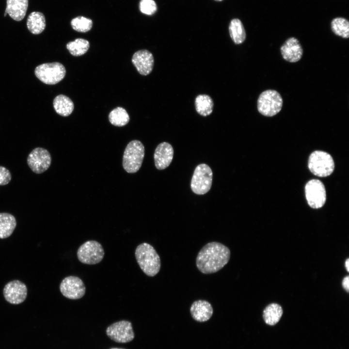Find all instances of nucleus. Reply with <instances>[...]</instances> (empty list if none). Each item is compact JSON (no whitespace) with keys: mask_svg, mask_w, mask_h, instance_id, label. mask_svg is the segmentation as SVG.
I'll return each instance as SVG.
<instances>
[{"mask_svg":"<svg viewBox=\"0 0 349 349\" xmlns=\"http://www.w3.org/2000/svg\"><path fill=\"white\" fill-rule=\"evenodd\" d=\"M230 249L225 245L216 241L205 245L196 258L198 270L204 274L215 273L225 266L230 258Z\"/></svg>","mask_w":349,"mask_h":349,"instance_id":"nucleus-1","label":"nucleus"},{"mask_svg":"<svg viewBox=\"0 0 349 349\" xmlns=\"http://www.w3.org/2000/svg\"><path fill=\"white\" fill-rule=\"evenodd\" d=\"M135 255L140 268L146 275L153 277L159 272L160 257L151 245L145 242L139 244L136 248Z\"/></svg>","mask_w":349,"mask_h":349,"instance_id":"nucleus-2","label":"nucleus"},{"mask_svg":"<svg viewBox=\"0 0 349 349\" xmlns=\"http://www.w3.org/2000/svg\"><path fill=\"white\" fill-rule=\"evenodd\" d=\"M144 156V147L138 140L130 142L126 147L123 157V166L128 173L137 172L141 168Z\"/></svg>","mask_w":349,"mask_h":349,"instance_id":"nucleus-3","label":"nucleus"},{"mask_svg":"<svg viewBox=\"0 0 349 349\" xmlns=\"http://www.w3.org/2000/svg\"><path fill=\"white\" fill-rule=\"evenodd\" d=\"M283 100L281 95L274 90H267L262 92L257 99V108L262 115L272 117L282 110Z\"/></svg>","mask_w":349,"mask_h":349,"instance_id":"nucleus-4","label":"nucleus"},{"mask_svg":"<svg viewBox=\"0 0 349 349\" xmlns=\"http://www.w3.org/2000/svg\"><path fill=\"white\" fill-rule=\"evenodd\" d=\"M310 171L319 177L330 175L334 169V163L332 157L322 151H315L310 155L308 161Z\"/></svg>","mask_w":349,"mask_h":349,"instance_id":"nucleus-5","label":"nucleus"},{"mask_svg":"<svg viewBox=\"0 0 349 349\" xmlns=\"http://www.w3.org/2000/svg\"><path fill=\"white\" fill-rule=\"evenodd\" d=\"M213 178V172L210 167L205 163L197 165L192 175L190 188L198 195H203L210 190Z\"/></svg>","mask_w":349,"mask_h":349,"instance_id":"nucleus-6","label":"nucleus"},{"mask_svg":"<svg viewBox=\"0 0 349 349\" xmlns=\"http://www.w3.org/2000/svg\"><path fill=\"white\" fill-rule=\"evenodd\" d=\"M36 77L42 82L49 85L57 84L66 74L64 66L59 62L45 63L38 65L34 70Z\"/></svg>","mask_w":349,"mask_h":349,"instance_id":"nucleus-7","label":"nucleus"},{"mask_svg":"<svg viewBox=\"0 0 349 349\" xmlns=\"http://www.w3.org/2000/svg\"><path fill=\"white\" fill-rule=\"evenodd\" d=\"M104 254L102 245L95 240L86 241L79 246L77 253L79 260L88 265H95L100 262Z\"/></svg>","mask_w":349,"mask_h":349,"instance_id":"nucleus-8","label":"nucleus"},{"mask_svg":"<svg viewBox=\"0 0 349 349\" xmlns=\"http://www.w3.org/2000/svg\"><path fill=\"white\" fill-rule=\"evenodd\" d=\"M305 193L307 203L312 208H319L325 204L326 190L324 184L319 180L309 181L305 187Z\"/></svg>","mask_w":349,"mask_h":349,"instance_id":"nucleus-9","label":"nucleus"},{"mask_svg":"<svg viewBox=\"0 0 349 349\" xmlns=\"http://www.w3.org/2000/svg\"><path fill=\"white\" fill-rule=\"evenodd\" d=\"M106 333L110 339L117 343H127L134 338L131 323L124 320L113 323L108 327Z\"/></svg>","mask_w":349,"mask_h":349,"instance_id":"nucleus-10","label":"nucleus"},{"mask_svg":"<svg viewBox=\"0 0 349 349\" xmlns=\"http://www.w3.org/2000/svg\"><path fill=\"white\" fill-rule=\"evenodd\" d=\"M27 164L31 170L37 174L47 171L50 166L51 157L49 152L42 147L33 149L29 154Z\"/></svg>","mask_w":349,"mask_h":349,"instance_id":"nucleus-11","label":"nucleus"},{"mask_svg":"<svg viewBox=\"0 0 349 349\" xmlns=\"http://www.w3.org/2000/svg\"><path fill=\"white\" fill-rule=\"evenodd\" d=\"M60 290L65 297L71 300H78L84 295L86 287L80 278L75 276H69L64 278L61 282Z\"/></svg>","mask_w":349,"mask_h":349,"instance_id":"nucleus-12","label":"nucleus"},{"mask_svg":"<svg viewBox=\"0 0 349 349\" xmlns=\"http://www.w3.org/2000/svg\"><path fill=\"white\" fill-rule=\"evenodd\" d=\"M3 295L8 302L13 304H20L23 302L27 297V286L19 280L10 281L4 287Z\"/></svg>","mask_w":349,"mask_h":349,"instance_id":"nucleus-13","label":"nucleus"},{"mask_svg":"<svg viewBox=\"0 0 349 349\" xmlns=\"http://www.w3.org/2000/svg\"><path fill=\"white\" fill-rule=\"evenodd\" d=\"M280 52L283 58L290 63H296L301 58L303 48L299 41L295 37L288 38L281 46Z\"/></svg>","mask_w":349,"mask_h":349,"instance_id":"nucleus-14","label":"nucleus"},{"mask_svg":"<svg viewBox=\"0 0 349 349\" xmlns=\"http://www.w3.org/2000/svg\"><path fill=\"white\" fill-rule=\"evenodd\" d=\"M132 62L140 74L146 76L153 70L154 59L150 51L142 49L136 51L133 54Z\"/></svg>","mask_w":349,"mask_h":349,"instance_id":"nucleus-15","label":"nucleus"},{"mask_svg":"<svg viewBox=\"0 0 349 349\" xmlns=\"http://www.w3.org/2000/svg\"><path fill=\"white\" fill-rule=\"evenodd\" d=\"M174 156V149L168 143L163 142L156 147L154 159L156 168L161 170L167 168L171 164Z\"/></svg>","mask_w":349,"mask_h":349,"instance_id":"nucleus-16","label":"nucleus"},{"mask_svg":"<svg viewBox=\"0 0 349 349\" xmlns=\"http://www.w3.org/2000/svg\"><path fill=\"white\" fill-rule=\"evenodd\" d=\"M190 313L196 321L204 322L208 320L213 313V307L210 302L203 300L194 301L191 305Z\"/></svg>","mask_w":349,"mask_h":349,"instance_id":"nucleus-17","label":"nucleus"},{"mask_svg":"<svg viewBox=\"0 0 349 349\" xmlns=\"http://www.w3.org/2000/svg\"><path fill=\"white\" fill-rule=\"evenodd\" d=\"M28 6V0H6L4 16L8 14L14 20H22L25 17Z\"/></svg>","mask_w":349,"mask_h":349,"instance_id":"nucleus-18","label":"nucleus"},{"mask_svg":"<svg viewBox=\"0 0 349 349\" xmlns=\"http://www.w3.org/2000/svg\"><path fill=\"white\" fill-rule=\"evenodd\" d=\"M27 26L29 31L32 34L41 33L46 27V19L44 15L39 12L31 13L27 18Z\"/></svg>","mask_w":349,"mask_h":349,"instance_id":"nucleus-19","label":"nucleus"},{"mask_svg":"<svg viewBox=\"0 0 349 349\" xmlns=\"http://www.w3.org/2000/svg\"><path fill=\"white\" fill-rule=\"evenodd\" d=\"M53 107L55 111L62 116H68L74 110V105L72 100L68 96L60 95L53 100Z\"/></svg>","mask_w":349,"mask_h":349,"instance_id":"nucleus-20","label":"nucleus"},{"mask_svg":"<svg viewBox=\"0 0 349 349\" xmlns=\"http://www.w3.org/2000/svg\"><path fill=\"white\" fill-rule=\"evenodd\" d=\"M16 225V220L13 215L8 213H0V238L10 237Z\"/></svg>","mask_w":349,"mask_h":349,"instance_id":"nucleus-21","label":"nucleus"},{"mask_svg":"<svg viewBox=\"0 0 349 349\" xmlns=\"http://www.w3.org/2000/svg\"><path fill=\"white\" fill-rule=\"evenodd\" d=\"M194 104L197 112L201 116H207L213 111V101L207 95H197L195 99Z\"/></svg>","mask_w":349,"mask_h":349,"instance_id":"nucleus-22","label":"nucleus"},{"mask_svg":"<svg viewBox=\"0 0 349 349\" xmlns=\"http://www.w3.org/2000/svg\"><path fill=\"white\" fill-rule=\"evenodd\" d=\"M231 38L237 45L242 44L245 40L246 34L241 21L238 18L232 19L229 25Z\"/></svg>","mask_w":349,"mask_h":349,"instance_id":"nucleus-23","label":"nucleus"},{"mask_svg":"<svg viewBox=\"0 0 349 349\" xmlns=\"http://www.w3.org/2000/svg\"><path fill=\"white\" fill-rule=\"evenodd\" d=\"M282 314L283 309L281 306L277 303H272L265 308L263 317L266 324L273 326L280 320Z\"/></svg>","mask_w":349,"mask_h":349,"instance_id":"nucleus-24","label":"nucleus"},{"mask_svg":"<svg viewBox=\"0 0 349 349\" xmlns=\"http://www.w3.org/2000/svg\"><path fill=\"white\" fill-rule=\"evenodd\" d=\"M109 119L112 125L117 127H123L129 122V116L125 109L117 107L110 112Z\"/></svg>","mask_w":349,"mask_h":349,"instance_id":"nucleus-25","label":"nucleus"},{"mask_svg":"<svg viewBox=\"0 0 349 349\" xmlns=\"http://www.w3.org/2000/svg\"><path fill=\"white\" fill-rule=\"evenodd\" d=\"M90 47L89 41L83 38H77L73 41L68 42L66 48L70 54L74 56L84 54Z\"/></svg>","mask_w":349,"mask_h":349,"instance_id":"nucleus-26","label":"nucleus"},{"mask_svg":"<svg viewBox=\"0 0 349 349\" xmlns=\"http://www.w3.org/2000/svg\"><path fill=\"white\" fill-rule=\"evenodd\" d=\"M331 29L336 35L343 38L349 37V22L343 17H336L331 22Z\"/></svg>","mask_w":349,"mask_h":349,"instance_id":"nucleus-27","label":"nucleus"},{"mask_svg":"<svg viewBox=\"0 0 349 349\" xmlns=\"http://www.w3.org/2000/svg\"><path fill=\"white\" fill-rule=\"evenodd\" d=\"M71 25L76 31L85 32L89 31L93 26L92 20L83 16H78L72 19Z\"/></svg>","mask_w":349,"mask_h":349,"instance_id":"nucleus-28","label":"nucleus"},{"mask_svg":"<svg viewBox=\"0 0 349 349\" xmlns=\"http://www.w3.org/2000/svg\"><path fill=\"white\" fill-rule=\"evenodd\" d=\"M140 11L146 15H152L157 10V6L154 0H141L139 4Z\"/></svg>","mask_w":349,"mask_h":349,"instance_id":"nucleus-29","label":"nucleus"},{"mask_svg":"<svg viewBox=\"0 0 349 349\" xmlns=\"http://www.w3.org/2000/svg\"><path fill=\"white\" fill-rule=\"evenodd\" d=\"M11 178L10 172L6 168L0 166V185L8 184Z\"/></svg>","mask_w":349,"mask_h":349,"instance_id":"nucleus-30","label":"nucleus"},{"mask_svg":"<svg viewBox=\"0 0 349 349\" xmlns=\"http://www.w3.org/2000/svg\"><path fill=\"white\" fill-rule=\"evenodd\" d=\"M342 285L344 289L348 292L349 290V276L348 275L343 278Z\"/></svg>","mask_w":349,"mask_h":349,"instance_id":"nucleus-31","label":"nucleus"},{"mask_svg":"<svg viewBox=\"0 0 349 349\" xmlns=\"http://www.w3.org/2000/svg\"><path fill=\"white\" fill-rule=\"evenodd\" d=\"M345 266L348 271H349V259L347 258L345 262Z\"/></svg>","mask_w":349,"mask_h":349,"instance_id":"nucleus-32","label":"nucleus"},{"mask_svg":"<svg viewBox=\"0 0 349 349\" xmlns=\"http://www.w3.org/2000/svg\"><path fill=\"white\" fill-rule=\"evenodd\" d=\"M111 349H120V348H111Z\"/></svg>","mask_w":349,"mask_h":349,"instance_id":"nucleus-33","label":"nucleus"},{"mask_svg":"<svg viewBox=\"0 0 349 349\" xmlns=\"http://www.w3.org/2000/svg\"><path fill=\"white\" fill-rule=\"evenodd\" d=\"M215 0L216 1H222L223 0Z\"/></svg>","mask_w":349,"mask_h":349,"instance_id":"nucleus-34","label":"nucleus"}]
</instances>
